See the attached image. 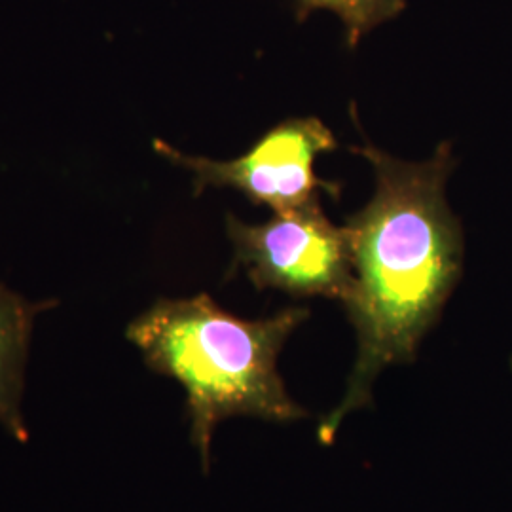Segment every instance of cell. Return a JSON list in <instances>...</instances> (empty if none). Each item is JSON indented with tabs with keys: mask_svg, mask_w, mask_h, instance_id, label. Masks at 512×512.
I'll return each instance as SVG.
<instances>
[{
	"mask_svg": "<svg viewBox=\"0 0 512 512\" xmlns=\"http://www.w3.org/2000/svg\"><path fill=\"white\" fill-rule=\"evenodd\" d=\"M374 167L372 200L344 224L353 287L344 302L357 334V357L342 401L319 423L330 442L349 414L370 401L387 366L414 359L463 270V230L446 202L456 167L450 143L425 162H404L366 141L353 148Z\"/></svg>",
	"mask_w": 512,
	"mask_h": 512,
	"instance_id": "obj_1",
	"label": "cell"
},
{
	"mask_svg": "<svg viewBox=\"0 0 512 512\" xmlns=\"http://www.w3.org/2000/svg\"><path fill=\"white\" fill-rule=\"evenodd\" d=\"M308 315L306 308H285L266 319H241L209 294H196L162 298L129 323L126 336L148 368L183 387L203 471L220 421L249 416L287 423L308 416L277 370L281 349Z\"/></svg>",
	"mask_w": 512,
	"mask_h": 512,
	"instance_id": "obj_2",
	"label": "cell"
},
{
	"mask_svg": "<svg viewBox=\"0 0 512 512\" xmlns=\"http://www.w3.org/2000/svg\"><path fill=\"white\" fill-rule=\"evenodd\" d=\"M226 230L234 247L232 268H241L256 289L348 300L353 287L348 232L330 222L319 202L274 213L262 224L228 215Z\"/></svg>",
	"mask_w": 512,
	"mask_h": 512,
	"instance_id": "obj_3",
	"label": "cell"
},
{
	"mask_svg": "<svg viewBox=\"0 0 512 512\" xmlns=\"http://www.w3.org/2000/svg\"><path fill=\"white\" fill-rule=\"evenodd\" d=\"M152 145L167 162L192 173L196 194L207 188H234L249 202L268 205L274 213L319 202L321 190L338 194V188L323 183L313 169L319 154L338 147L330 129L315 116L277 124L249 152L228 162L184 154L162 139H154Z\"/></svg>",
	"mask_w": 512,
	"mask_h": 512,
	"instance_id": "obj_4",
	"label": "cell"
},
{
	"mask_svg": "<svg viewBox=\"0 0 512 512\" xmlns=\"http://www.w3.org/2000/svg\"><path fill=\"white\" fill-rule=\"evenodd\" d=\"M55 302H29L0 283V425L19 442L29 440L21 416L23 376L33 325Z\"/></svg>",
	"mask_w": 512,
	"mask_h": 512,
	"instance_id": "obj_5",
	"label": "cell"
},
{
	"mask_svg": "<svg viewBox=\"0 0 512 512\" xmlns=\"http://www.w3.org/2000/svg\"><path fill=\"white\" fill-rule=\"evenodd\" d=\"M296 18L306 19L315 10H329L342 21L349 48L389 19L401 16L406 0H293Z\"/></svg>",
	"mask_w": 512,
	"mask_h": 512,
	"instance_id": "obj_6",
	"label": "cell"
}]
</instances>
